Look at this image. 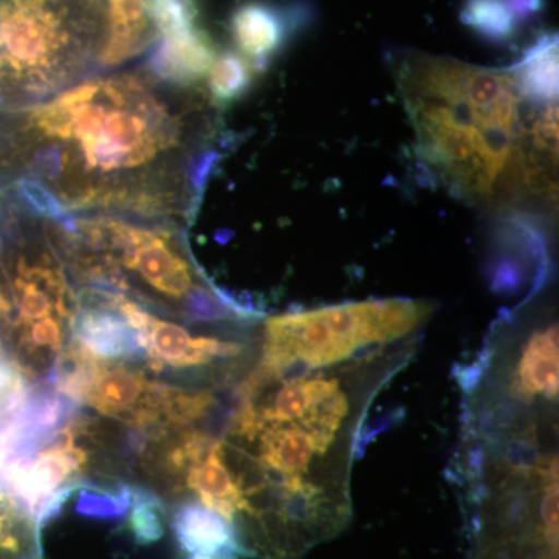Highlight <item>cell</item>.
Returning a JSON list of instances; mask_svg holds the SVG:
<instances>
[{
  "instance_id": "obj_1",
  "label": "cell",
  "mask_w": 559,
  "mask_h": 559,
  "mask_svg": "<svg viewBox=\"0 0 559 559\" xmlns=\"http://www.w3.org/2000/svg\"><path fill=\"white\" fill-rule=\"evenodd\" d=\"M411 359L403 344L348 358L255 348L205 426L246 558L300 559L347 527L364 418Z\"/></svg>"
},
{
  "instance_id": "obj_2",
  "label": "cell",
  "mask_w": 559,
  "mask_h": 559,
  "mask_svg": "<svg viewBox=\"0 0 559 559\" xmlns=\"http://www.w3.org/2000/svg\"><path fill=\"white\" fill-rule=\"evenodd\" d=\"M205 87L145 64L94 73L46 100L0 109V190L43 215L109 213L187 227L215 162Z\"/></svg>"
},
{
  "instance_id": "obj_3",
  "label": "cell",
  "mask_w": 559,
  "mask_h": 559,
  "mask_svg": "<svg viewBox=\"0 0 559 559\" xmlns=\"http://www.w3.org/2000/svg\"><path fill=\"white\" fill-rule=\"evenodd\" d=\"M43 218L79 289L120 294L156 314L189 323L257 318L205 277L183 227L109 213Z\"/></svg>"
},
{
  "instance_id": "obj_4",
  "label": "cell",
  "mask_w": 559,
  "mask_h": 559,
  "mask_svg": "<svg viewBox=\"0 0 559 559\" xmlns=\"http://www.w3.org/2000/svg\"><path fill=\"white\" fill-rule=\"evenodd\" d=\"M401 90L423 159L459 193L488 198L520 151L513 73L418 55L404 62Z\"/></svg>"
},
{
  "instance_id": "obj_5",
  "label": "cell",
  "mask_w": 559,
  "mask_h": 559,
  "mask_svg": "<svg viewBox=\"0 0 559 559\" xmlns=\"http://www.w3.org/2000/svg\"><path fill=\"white\" fill-rule=\"evenodd\" d=\"M0 270L7 356L31 384H50L72 340L79 288L43 215L10 189L0 190Z\"/></svg>"
},
{
  "instance_id": "obj_6",
  "label": "cell",
  "mask_w": 559,
  "mask_h": 559,
  "mask_svg": "<svg viewBox=\"0 0 559 559\" xmlns=\"http://www.w3.org/2000/svg\"><path fill=\"white\" fill-rule=\"evenodd\" d=\"M102 0H0V109L35 105L100 72Z\"/></svg>"
},
{
  "instance_id": "obj_7",
  "label": "cell",
  "mask_w": 559,
  "mask_h": 559,
  "mask_svg": "<svg viewBox=\"0 0 559 559\" xmlns=\"http://www.w3.org/2000/svg\"><path fill=\"white\" fill-rule=\"evenodd\" d=\"M50 385L80 409L116 423L138 455L146 444L204 426L221 396L212 388L164 380L143 362L95 358L72 341Z\"/></svg>"
},
{
  "instance_id": "obj_8",
  "label": "cell",
  "mask_w": 559,
  "mask_h": 559,
  "mask_svg": "<svg viewBox=\"0 0 559 559\" xmlns=\"http://www.w3.org/2000/svg\"><path fill=\"white\" fill-rule=\"evenodd\" d=\"M106 17L100 72L128 68L157 43L153 0H102Z\"/></svg>"
},
{
  "instance_id": "obj_9",
  "label": "cell",
  "mask_w": 559,
  "mask_h": 559,
  "mask_svg": "<svg viewBox=\"0 0 559 559\" xmlns=\"http://www.w3.org/2000/svg\"><path fill=\"white\" fill-rule=\"evenodd\" d=\"M171 530L182 559H242L245 551L234 527L197 500H180Z\"/></svg>"
},
{
  "instance_id": "obj_10",
  "label": "cell",
  "mask_w": 559,
  "mask_h": 559,
  "mask_svg": "<svg viewBox=\"0 0 559 559\" xmlns=\"http://www.w3.org/2000/svg\"><path fill=\"white\" fill-rule=\"evenodd\" d=\"M285 11L264 0H246L230 16V33L242 57L255 68L278 53L289 36Z\"/></svg>"
},
{
  "instance_id": "obj_11",
  "label": "cell",
  "mask_w": 559,
  "mask_h": 559,
  "mask_svg": "<svg viewBox=\"0 0 559 559\" xmlns=\"http://www.w3.org/2000/svg\"><path fill=\"white\" fill-rule=\"evenodd\" d=\"M40 528L31 511L0 491V559H44Z\"/></svg>"
},
{
  "instance_id": "obj_12",
  "label": "cell",
  "mask_w": 559,
  "mask_h": 559,
  "mask_svg": "<svg viewBox=\"0 0 559 559\" xmlns=\"http://www.w3.org/2000/svg\"><path fill=\"white\" fill-rule=\"evenodd\" d=\"M518 90L538 102H554L558 95L557 38L539 40L514 70Z\"/></svg>"
},
{
  "instance_id": "obj_13",
  "label": "cell",
  "mask_w": 559,
  "mask_h": 559,
  "mask_svg": "<svg viewBox=\"0 0 559 559\" xmlns=\"http://www.w3.org/2000/svg\"><path fill=\"white\" fill-rule=\"evenodd\" d=\"M253 66L234 50L218 51L207 73V90L213 102L237 100L252 86Z\"/></svg>"
},
{
  "instance_id": "obj_14",
  "label": "cell",
  "mask_w": 559,
  "mask_h": 559,
  "mask_svg": "<svg viewBox=\"0 0 559 559\" xmlns=\"http://www.w3.org/2000/svg\"><path fill=\"white\" fill-rule=\"evenodd\" d=\"M463 21L481 38L503 43L516 35L518 21L506 0H466Z\"/></svg>"
},
{
  "instance_id": "obj_15",
  "label": "cell",
  "mask_w": 559,
  "mask_h": 559,
  "mask_svg": "<svg viewBox=\"0 0 559 559\" xmlns=\"http://www.w3.org/2000/svg\"><path fill=\"white\" fill-rule=\"evenodd\" d=\"M130 530L139 544H151L165 532V506L150 488L131 487Z\"/></svg>"
},
{
  "instance_id": "obj_16",
  "label": "cell",
  "mask_w": 559,
  "mask_h": 559,
  "mask_svg": "<svg viewBox=\"0 0 559 559\" xmlns=\"http://www.w3.org/2000/svg\"><path fill=\"white\" fill-rule=\"evenodd\" d=\"M516 21H527L543 9V0H506Z\"/></svg>"
},
{
  "instance_id": "obj_17",
  "label": "cell",
  "mask_w": 559,
  "mask_h": 559,
  "mask_svg": "<svg viewBox=\"0 0 559 559\" xmlns=\"http://www.w3.org/2000/svg\"><path fill=\"white\" fill-rule=\"evenodd\" d=\"M7 312H9V304H7L5 290H3L2 270H0V325H3Z\"/></svg>"
}]
</instances>
